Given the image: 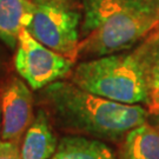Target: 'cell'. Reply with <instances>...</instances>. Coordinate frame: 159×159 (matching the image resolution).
Here are the masks:
<instances>
[{
    "mask_svg": "<svg viewBox=\"0 0 159 159\" xmlns=\"http://www.w3.org/2000/svg\"><path fill=\"white\" fill-rule=\"evenodd\" d=\"M142 46L144 48L150 90L148 104L157 110L159 106V38H151Z\"/></svg>",
    "mask_w": 159,
    "mask_h": 159,
    "instance_id": "11",
    "label": "cell"
},
{
    "mask_svg": "<svg viewBox=\"0 0 159 159\" xmlns=\"http://www.w3.org/2000/svg\"><path fill=\"white\" fill-rule=\"evenodd\" d=\"M35 2H39V1H43V0H34Z\"/></svg>",
    "mask_w": 159,
    "mask_h": 159,
    "instance_id": "15",
    "label": "cell"
},
{
    "mask_svg": "<svg viewBox=\"0 0 159 159\" xmlns=\"http://www.w3.org/2000/svg\"><path fill=\"white\" fill-rule=\"evenodd\" d=\"M158 2H159V0H158Z\"/></svg>",
    "mask_w": 159,
    "mask_h": 159,
    "instance_id": "16",
    "label": "cell"
},
{
    "mask_svg": "<svg viewBox=\"0 0 159 159\" xmlns=\"http://www.w3.org/2000/svg\"><path fill=\"white\" fill-rule=\"evenodd\" d=\"M74 61L46 47L33 38L27 29L19 35L14 67L31 90L38 91L61 78H65L73 67Z\"/></svg>",
    "mask_w": 159,
    "mask_h": 159,
    "instance_id": "5",
    "label": "cell"
},
{
    "mask_svg": "<svg viewBox=\"0 0 159 159\" xmlns=\"http://www.w3.org/2000/svg\"><path fill=\"white\" fill-rule=\"evenodd\" d=\"M51 159H119L105 143L85 136H66Z\"/></svg>",
    "mask_w": 159,
    "mask_h": 159,
    "instance_id": "9",
    "label": "cell"
},
{
    "mask_svg": "<svg viewBox=\"0 0 159 159\" xmlns=\"http://www.w3.org/2000/svg\"><path fill=\"white\" fill-rule=\"evenodd\" d=\"M80 18L70 0H43L37 2L27 31L43 45L74 61L80 43Z\"/></svg>",
    "mask_w": 159,
    "mask_h": 159,
    "instance_id": "4",
    "label": "cell"
},
{
    "mask_svg": "<svg viewBox=\"0 0 159 159\" xmlns=\"http://www.w3.org/2000/svg\"><path fill=\"white\" fill-rule=\"evenodd\" d=\"M0 159H23L19 144L2 140L0 143Z\"/></svg>",
    "mask_w": 159,
    "mask_h": 159,
    "instance_id": "12",
    "label": "cell"
},
{
    "mask_svg": "<svg viewBox=\"0 0 159 159\" xmlns=\"http://www.w3.org/2000/svg\"><path fill=\"white\" fill-rule=\"evenodd\" d=\"M119 159H159V130L143 124L125 136Z\"/></svg>",
    "mask_w": 159,
    "mask_h": 159,
    "instance_id": "10",
    "label": "cell"
},
{
    "mask_svg": "<svg viewBox=\"0 0 159 159\" xmlns=\"http://www.w3.org/2000/svg\"><path fill=\"white\" fill-rule=\"evenodd\" d=\"M30 89L16 77L4 86L0 97L2 140L19 144L33 121V94Z\"/></svg>",
    "mask_w": 159,
    "mask_h": 159,
    "instance_id": "6",
    "label": "cell"
},
{
    "mask_svg": "<svg viewBox=\"0 0 159 159\" xmlns=\"http://www.w3.org/2000/svg\"><path fill=\"white\" fill-rule=\"evenodd\" d=\"M0 143H1V105H0Z\"/></svg>",
    "mask_w": 159,
    "mask_h": 159,
    "instance_id": "13",
    "label": "cell"
},
{
    "mask_svg": "<svg viewBox=\"0 0 159 159\" xmlns=\"http://www.w3.org/2000/svg\"><path fill=\"white\" fill-rule=\"evenodd\" d=\"M157 113H158V121H159V106L157 107Z\"/></svg>",
    "mask_w": 159,
    "mask_h": 159,
    "instance_id": "14",
    "label": "cell"
},
{
    "mask_svg": "<svg viewBox=\"0 0 159 159\" xmlns=\"http://www.w3.org/2000/svg\"><path fill=\"white\" fill-rule=\"evenodd\" d=\"M71 81L113 102L134 105L150 100L143 46L131 53H113L78 64Z\"/></svg>",
    "mask_w": 159,
    "mask_h": 159,
    "instance_id": "3",
    "label": "cell"
},
{
    "mask_svg": "<svg viewBox=\"0 0 159 159\" xmlns=\"http://www.w3.org/2000/svg\"><path fill=\"white\" fill-rule=\"evenodd\" d=\"M40 100L61 129L97 139L117 142L148 119L139 104L130 105L93 94L73 84L58 80L44 87Z\"/></svg>",
    "mask_w": 159,
    "mask_h": 159,
    "instance_id": "1",
    "label": "cell"
},
{
    "mask_svg": "<svg viewBox=\"0 0 159 159\" xmlns=\"http://www.w3.org/2000/svg\"><path fill=\"white\" fill-rule=\"evenodd\" d=\"M35 7L34 0H0V40L16 48L21 31L32 21Z\"/></svg>",
    "mask_w": 159,
    "mask_h": 159,
    "instance_id": "8",
    "label": "cell"
},
{
    "mask_svg": "<svg viewBox=\"0 0 159 159\" xmlns=\"http://www.w3.org/2000/svg\"><path fill=\"white\" fill-rule=\"evenodd\" d=\"M84 20L78 57L129 50L159 24L158 0H81Z\"/></svg>",
    "mask_w": 159,
    "mask_h": 159,
    "instance_id": "2",
    "label": "cell"
},
{
    "mask_svg": "<svg viewBox=\"0 0 159 159\" xmlns=\"http://www.w3.org/2000/svg\"><path fill=\"white\" fill-rule=\"evenodd\" d=\"M20 153L23 159H51L58 148L51 118L40 108L21 140Z\"/></svg>",
    "mask_w": 159,
    "mask_h": 159,
    "instance_id": "7",
    "label": "cell"
}]
</instances>
